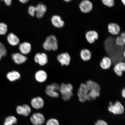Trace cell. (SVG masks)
<instances>
[{"instance_id":"4316f807","label":"cell","mask_w":125,"mask_h":125,"mask_svg":"<svg viewBox=\"0 0 125 125\" xmlns=\"http://www.w3.org/2000/svg\"><path fill=\"white\" fill-rule=\"evenodd\" d=\"M116 44L119 46H124L125 43V38L119 36L117 37L115 41Z\"/></svg>"},{"instance_id":"cb8c5ba5","label":"cell","mask_w":125,"mask_h":125,"mask_svg":"<svg viewBox=\"0 0 125 125\" xmlns=\"http://www.w3.org/2000/svg\"><path fill=\"white\" fill-rule=\"evenodd\" d=\"M7 76L9 81L13 82L20 79L21 77V75L18 72L13 71L8 73Z\"/></svg>"},{"instance_id":"7402d4cb","label":"cell","mask_w":125,"mask_h":125,"mask_svg":"<svg viewBox=\"0 0 125 125\" xmlns=\"http://www.w3.org/2000/svg\"><path fill=\"white\" fill-rule=\"evenodd\" d=\"M47 74L46 72L43 70H39L35 73V79L39 82H45L47 79Z\"/></svg>"},{"instance_id":"9a60e30c","label":"cell","mask_w":125,"mask_h":125,"mask_svg":"<svg viewBox=\"0 0 125 125\" xmlns=\"http://www.w3.org/2000/svg\"><path fill=\"white\" fill-rule=\"evenodd\" d=\"M85 37L87 41L91 44L95 42V41L98 38V34L96 31H90L86 33Z\"/></svg>"},{"instance_id":"3957f363","label":"cell","mask_w":125,"mask_h":125,"mask_svg":"<svg viewBox=\"0 0 125 125\" xmlns=\"http://www.w3.org/2000/svg\"><path fill=\"white\" fill-rule=\"evenodd\" d=\"M73 86L71 83H62L60 86L59 91L62 99L65 101L70 100L73 96Z\"/></svg>"},{"instance_id":"484cf974","label":"cell","mask_w":125,"mask_h":125,"mask_svg":"<svg viewBox=\"0 0 125 125\" xmlns=\"http://www.w3.org/2000/svg\"><path fill=\"white\" fill-rule=\"evenodd\" d=\"M8 31V26L5 23H0V35H4Z\"/></svg>"},{"instance_id":"ba28073f","label":"cell","mask_w":125,"mask_h":125,"mask_svg":"<svg viewBox=\"0 0 125 125\" xmlns=\"http://www.w3.org/2000/svg\"><path fill=\"white\" fill-rule=\"evenodd\" d=\"M81 11L84 13H89L93 10V5L89 0H83L79 4Z\"/></svg>"},{"instance_id":"8fae6325","label":"cell","mask_w":125,"mask_h":125,"mask_svg":"<svg viewBox=\"0 0 125 125\" xmlns=\"http://www.w3.org/2000/svg\"><path fill=\"white\" fill-rule=\"evenodd\" d=\"M34 61L36 62L41 66H43L47 63L48 57L45 53H37L34 57Z\"/></svg>"},{"instance_id":"44dd1931","label":"cell","mask_w":125,"mask_h":125,"mask_svg":"<svg viewBox=\"0 0 125 125\" xmlns=\"http://www.w3.org/2000/svg\"><path fill=\"white\" fill-rule=\"evenodd\" d=\"M112 61L108 57H104L103 58L100 62V66L102 69L105 70L109 69L111 66Z\"/></svg>"},{"instance_id":"e0dca14e","label":"cell","mask_w":125,"mask_h":125,"mask_svg":"<svg viewBox=\"0 0 125 125\" xmlns=\"http://www.w3.org/2000/svg\"><path fill=\"white\" fill-rule=\"evenodd\" d=\"M31 45L28 42H23L19 45V49L20 53L25 55L29 54L31 52Z\"/></svg>"},{"instance_id":"4dcf8cb0","label":"cell","mask_w":125,"mask_h":125,"mask_svg":"<svg viewBox=\"0 0 125 125\" xmlns=\"http://www.w3.org/2000/svg\"><path fill=\"white\" fill-rule=\"evenodd\" d=\"M35 7L32 6H31L28 8V12L31 16L34 17L35 15Z\"/></svg>"},{"instance_id":"836d02e7","label":"cell","mask_w":125,"mask_h":125,"mask_svg":"<svg viewBox=\"0 0 125 125\" xmlns=\"http://www.w3.org/2000/svg\"><path fill=\"white\" fill-rule=\"evenodd\" d=\"M121 95L122 96L123 98H125V88H124L122 90L121 92Z\"/></svg>"},{"instance_id":"8992f818","label":"cell","mask_w":125,"mask_h":125,"mask_svg":"<svg viewBox=\"0 0 125 125\" xmlns=\"http://www.w3.org/2000/svg\"><path fill=\"white\" fill-rule=\"evenodd\" d=\"M87 89L88 87L86 83L81 84L77 92L78 96L80 102L83 103L88 101Z\"/></svg>"},{"instance_id":"5b68a950","label":"cell","mask_w":125,"mask_h":125,"mask_svg":"<svg viewBox=\"0 0 125 125\" xmlns=\"http://www.w3.org/2000/svg\"><path fill=\"white\" fill-rule=\"evenodd\" d=\"M60 86L59 84L53 83L46 86L45 93L48 96L52 98H57L59 96V92L60 90Z\"/></svg>"},{"instance_id":"f35d334b","label":"cell","mask_w":125,"mask_h":125,"mask_svg":"<svg viewBox=\"0 0 125 125\" xmlns=\"http://www.w3.org/2000/svg\"><path fill=\"white\" fill-rule=\"evenodd\" d=\"M2 57V55H1L0 53V60H1V58Z\"/></svg>"},{"instance_id":"ab89813d","label":"cell","mask_w":125,"mask_h":125,"mask_svg":"<svg viewBox=\"0 0 125 125\" xmlns=\"http://www.w3.org/2000/svg\"><path fill=\"white\" fill-rule=\"evenodd\" d=\"M123 56H124V57H125V51L124 52H123Z\"/></svg>"},{"instance_id":"5bb4252c","label":"cell","mask_w":125,"mask_h":125,"mask_svg":"<svg viewBox=\"0 0 125 125\" xmlns=\"http://www.w3.org/2000/svg\"><path fill=\"white\" fill-rule=\"evenodd\" d=\"M12 60L17 64H21L25 62L27 59V57L24 55L19 53H15L12 54Z\"/></svg>"},{"instance_id":"f1b7e54d","label":"cell","mask_w":125,"mask_h":125,"mask_svg":"<svg viewBox=\"0 0 125 125\" xmlns=\"http://www.w3.org/2000/svg\"><path fill=\"white\" fill-rule=\"evenodd\" d=\"M103 3L107 7H111L115 4V0H102Z\"/></svg>"},{"instance_id":"f546056e","label":"cell","mask_w":125,"mask_h":125,"mask_svg":"<svg viewBox=\"0 0 125 125\" xmlns=\"http://www.w3.org/2000/svg\"><path fill=\"white\" fill-rule=\"evenodd\" d=\"M0 53L2 57L5 56L7 53V51L5 46L2 43L0 42Z\"/></svg>"},{"instance_id":"d6a6232c","label":"cell","mask_w":125,"mask_h":125,"mask_svg":"<svg viewBox=\"0 0 125 125\" xmlns=\"http://www.w3.org/2000/svg\"><path fill=\"white\" fill-rule=\"evenodd\" d=\"M1 0L4 1L6 5L8 6H10L11 4L12 0Z\"/></svg>"},{"instance_id":"83f0119b","label":"cell","mask_w":125,"mask_h":125,"mask_svg":"<svg viewBox=\"0 0 125 125\" xmlns=\"http://www.w3.org/2000/svg\"><path fill=\"white\" fill-rule=\"evenodd\" d=\"M46 125H60L57 119L54 118H51L47 121Z\"/></svg>"},{"instance_id":"74e56055","label":"cell","mask_w":125,"mask_h":125,"mask_svg":"<svg viewBox=\"0 0 125 125\" xmlns=\"http://www.w3.org/2000/svg\"><path fill=\"white\" fill-rule=\"evenodd\" d=\"M122 2L123 3V4L125 6V0H121Z\"/></svg>"},{"instance_id":"d590c367","label":"cell","mask_w":125,"mask_h":125,"mask_svg":"<svg viewBox=\"0 0 125 125\" xmlns=\"http://www.w3.org/2000/svg\"><path fill=\"white\" fill-rule=\"evenodd\" d=\"M121 36L123 37H124V38H125V32H123L121 33Z\"/></svg>"},{"instance_id":"52a82bcc","label":"cell","mask_w":125,"mask_h":125,"mask_svg":"<svg viewBox=\"0 0 125 125\" xmlns=\"http://www.w3.org/2000/svg\"><path fill=\"white\" fill-rule=\"evenodd\" d=\"M30 120L31 122L33 125H42L45 121L44 115L40 113L33 114L31 117Z\"/></svg>"},{"instance_id":"4fadbf2b","label":"cell","mask_w":125,"mask_h":125,"mask_svg":"<svg viewBox=\"0 0 125 125\" xmlns=\"http://www.w3.org/2000/svg\"><path fill=\"white\" fill-rule=\"evenodd\" d=\"M31 104L34 108L36 109H41L43 107L44 102L43 98L40 97H37L31 100Z\"/></svg>"},{"instance_id":"1f68e13d","label":"cell","mask_w":125,"mask_h":125,"mask_svg":"<svg viewBox=\"0 0 125 125\" xmlns=\"http://www.w3.org/2000/svg\"><path fill=\"white\" fill-rule=\"evenodd\" d=\"M95 125H108L107 122L104 120H98L95 123Z\"/></svg>"},{"instance_id":"ffe728a7","label":"cell","mask_w":125,"mask_h":125,"mask_svg":"<svg viewBox=\"0 0 125 125\" xmlns=\"http://www.w3.org/2000/svg\"><path fill=\"white\" fill-rule=\"evenodd\" d=\"M7 40L9 44L12 46H17L20 42L19 38L17 36L13 33H10L8 35Z\"/></svg>"},{"instance_id":"6da1fadb","label":"cell","mask_w":125,"mask_h":125,"mask_svg":"<svg viewBox=\"0 0 125 125\" xmlns=\"http://www.w3.org/2000/svg\"><path fill=\"white\" fill-rule=\"evenodd\" d=\"M88 89V101L96 99L100 96L101 87L97 83L91 80H89L86 83Z\"/></svg>"},{"instance_id":"603a6c76","label":"cell","mask_w":125,"mask_h":125,"mask_svg":"<svg viewBox=\"0 0 125 125\" xmlns=\"http://www.w3.org/2000/svg\"><path fill=\"white\" fill-rule=\"evenodd\" d=\"M92 56L91 52L88 49H83L80 52L81 58L84 62L88 61L90 60Z\"/></svg>"},{"instance_id":"d4e9b609","label":"cell","mask_w":125,"mask_h":125,"mask_svg":"<svg viewBox=\"0 0 125 125\" xmlns=\"http://www.w3.org/2000/svg\"><path fill=\"white\" fill-rule=\"evenodd\" d=\"M18 119L16 117L13 115L8 116L4 120L3 125H14L18 123Z\"/></svg>"},{"instance_id":"7c38bea8","label":"cell","mask_w":125,"mask_h":125,"mask_svg":"<svg viewBox=\"0 0 125 125\" xmlns=\"http://www.w3.org/2000/svg\"><path fill=\"white\" fill-rule=\"evenodd\" d=\"M35 13L36 17L38 18H41L43 17L46 13L47 8L46 5L40 3L35 7Z\"/></svg>"},{"instance_id":"277c9868","label":"cell","mask_w":125,"mask_h":125,"mask_svg":"<svg viewBox=\"0 0 125 125\" xmlns=\"http://www.w3.org/2000/svg\"><path fill=\"white\" fill-rule=\"evenodd\" d=\"M108 109L109 112L115 115H122L125 111L124 106L118 101L114 104L112 102H110Z\"/></svg>"},{"instance_id":"7a4b0ae2","label":"cell","mask_w":125,"mask_h":125,"mask_svg":"<svg viewBox=\"0 0 125 125\" xmlns=\"http://www.w3.org/2000/svg\"><path fill=\"white\" fill-rule=\"evenodd\" d=\"M44 49L48 51H56L58 49V41L55 36L51 35L47 37L43 44Z\"/></svg>"},{"instance_id":"30bf717a","label":"cell","mask_w":125,"mask_h":125,"mask_svg":"<svg viewBox=\"0 0 125 125\" xmlns=\"http://www.w3.org/2000/svg\"><path fill=\"white\" fill-rule=\"evenodd\" d=\"M57 59L62 66H68L71 62V57L68 53L64 52L58 55Z\"/></svg>"},{"instance_id":"9c48e42d","label":"cell","mask_w":125,"mask_h":125,"mask_svg":"<svg viewBox=\"0 0 125 125\" xmlns=\"http://www.w3.org/2000/svg\"><path fill=\"white\" fill-rule=\"evenodd\" d=\"M16 112L17 114L25 117H27L30 115L31 109L30 106L27 104L19 105L16 107Z\"/></svg>"},{"instance_id":"8d00e7d4","label":"cell","mask_w":125,"mask_h":125,"mask_svg":"<svg viewBox=\"0 0 125 125\" xmlns=\"http://www.w3.org/2000/svg\"><path fill=\"white\" fill-rule=\"evenodd\" d=\"M63 0L65 1V2H70V1H71L72 0Z\"/></svg>"},{"instance_id":"e575fe53","label":"cell","mask_w":125,"mask_h":125,"mask_svg":"<svg viewBox=\"0 0 125 125\" xmlns=\"http://www.w3.org/2000/svg\"><path fill=\"white\" fill-rule=\"evenodd\" d=\"M20 2L22 4H25L29 1V0H19Z\"/></svg>"},{"instance_id":"ac0fdd59","label":"cell","mask_w":125,"mask_h":125,"mask_svg":"<svg viewBox=\"0 0 125 125\" xmlns=\"http://www.w3.org/2000/svg\"><path fill=\"white\" fill-rule=\"evenodd\" d=\"M114 71L117 76H122L123 72L125 70V64L124 62H120L115 64L114 67Z\"/></svg>"},{"instance_id":"2e32d148","label":"cell","mask_w":125,"mask_h":125,"mask_svg":"<svg viewBox=\"0 0 125 125\" xmlns=\"http://www.w3.org/2000/svg\"><path fill=\"white\" fill-rule=\"evenodd\" d=\"M51 21L53 25L56 28H62L65 25L64 22L62 19L61 17L58 15L53 16L51 18Z\"/></svg>"},{"instance_id":"d6986e66","label":"cell","mask_w":125,"mask_h":125,"mask_svg":"<svg viewBox=\"0 0 125 125\" xmlns=\"http://www.w3.org/2000/svg\"><path fill=\"white\" fill-rule=\"evenodd\" d=\"M107 28L109 32L113 35H118L121 31L119 26L115 23H109L108 25Z\"/></svg>"}]
</instances>
